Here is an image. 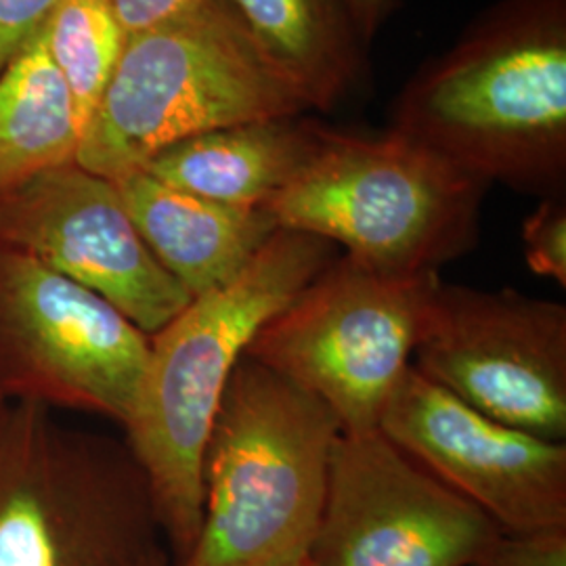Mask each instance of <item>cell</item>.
Wrapping results in <instances>:
<instances>
[{
    "mask_svg": "<svg viewBox=\"0 0 566 566\" xmlns=\"http://www.w3.org/2000/svg\"><path fill=\"white\" fill-rule=\"evenodd\" d=\"M170 566H172V565H170Z\"/></svg>",
    "mask_w": 566,
    "mask_h": 566,
    "instance_id": "25",
    "label": "cell"
},
{
    "mask_svg": "<svg viewBox=\"0 0 566 566\" xmlns=\"http://www.w3.org/2000/svg\"><path fill=\"white\" fill-rule=\"evenodd\" d=\"M413 367L489 418L566 439V308L516 290L439 282Z\"/></svg>",
    "mask_w": 566,
    "mask_h": 566,
    "instance_id": "9",
    "label": "cell"
},
{
    "mask_svg": "<svg viewBox=\"0 0 566 566\" xmlns=\"http://www.w3.org/2000/svg\"><path fill=\"white\" fill-rule=\"evenodd\" d=\"M390 128L542 198L566 182V0H497L390 109Z\"/></svg>",
    "mask_w": 566,
    "mask_h": 566,
    "instance_id": "1",
    "label": "cell"
},
{
    "mask_svg": "<svg viewBox=\"0 0 566 566\" xmlns=\"http://www.w3.org/2000/svg\"><path fill=\"white\" fill-rule=\"evenodd\" d=\"M472 566H566V528L502 531Z\"/></svg>",
    "mask_w": 566,
    "mask_h": 566,
    "instance_id": "19",
    "label": "cell"
},
{
    "mask_svg": "<svg viewBox=\"0 0 566 566\" xmlns=\"http://www.w3.org/2000/svg\"><path fill=\"white\" fill-rule=\"evenodd\" d=\"M336 245L277 229L231 283L212 290L149 336V359L126 446L145 474L172 566L202 526L203 451L224 388L254 336L327 264Z\"/></svg>",
    "mask_w": 566,
    "mask_h": 566,
    "instance_id": "2",
    "label": "cell"
},
{
    "mask_svg": "<svg viewBox=\"0 0 566 566\" xmlns=\"http://www.w3.org/2000/svg\"><path fill=\"white\" fill-rule=\"evenodd\" d=\"M126 441L0 407V566H170Z\"/></svg>",
    "mask_w": 566,
    "mask_h": 566,
    "instance_id": "5",
    "label": "cell"
},
{
    "mask_svg": "<svg viewBox=\"0 0 566 566\" xmlns=\"http://www.w3.org/2000/svg\"><path fill=\"white\" fill-rule=\"evenodd\" d=\"M397 2L399 0H346V7L365 44L374 41L382 23L392 15Z\"/></svg>",
    "mask_w": 566,
    "mask_h": 566,
    "instance_id": "22",
    "label": "cell"
},
{
    "mask_svg": "<svg viewBox=\"0 0 566 566\" xmlns=\"http://www.w3.org/2000/svg\"><path fill=\"white\" fill-rule=\"evenodd\" d=\"M308 114L221 0L126 39L76 164L109 181L203 133Z\"/></svg>",
    "mask_w": 566,
    "mask_h": 566,
    "instance_id": "6",
    "label": "cell"
},
{
    "mask_svg": "<svg viewBox=\"0 0 566 566\" xmlns=\"http://www.w3.org/2000/svg\"><path fill=\"white\" fill-rule=\"evenodd\" d=\"M206 0H109L126 36L198 9Z\"/></svg>",
    "mask_w": 566,
    "mask_h": 566,
    "instance_id": "21",
    "label": "cell"
},
{
    "mask_svg": "<svg viewBox=\"0 0 566 566\" xmlns=\"http://www.w3.org/2000/svg\"><path fill=\"white\" fill-rule=\"evenodd\" d=\"M116 185L143 242L191 298L233 282L280 229L264 208L212 202L145 170Z\"/></svg>",
    "mask_w": 566,
    "mask_h": 566,
    "instance_id": "13",
    "label": "cell"
},
{
    "mask_svg": "<svg viewBox=\"0 0 566 566\" xmlns=\"http://www.w3.org/2000/svg\"><path fill=\"white\" fill-rule=\"evenodd\" d=\"M308 112H332L361 81L365 49L346 0H221Z\"/></svg>",
    "mask_w": 566,
    "mask_h": 566,
    "instance_id": "15",
    "label": "cell"
},
{
    "mask_svg": "<svg viewBox=\"0 0 566 566\" xmlns=\"http://www.w3.org/2000/svg\"><path fill=\"white\" fill-rule=\"evenodd\" d=\"M0 248L95 292L147 336L191 303L143 242L118 185L78 164L0 193Z\"/></svg>",
    "mask_w": 566,
    "mask_h": 566,
    "instance_id": "11",
    "label": "cell"
},
{
    "mask_svg": "<svg viewBox=\"0 0 566 566\" xmlns=\"http://www.w3.org/2000/svg\"><path fill=\"white\" fill-rule=\"evenodd\" d=\"M380 430L506 533L566 528V446L497 422L413 365Z\"/></svg>",
    "mask_w": 566,
    "mask_h": 566,
    "instance_id": "12",
    "label": "cell"
},
{
    "mask_svg": "<svg viewBox=\"0 0 566 566\" xmlns=\"http://www.w3.org/2000/svg\"><path fill=\"white\" fill-rule=\"evenodd\" d=\"M439 282V273L382 275L336 256L261 327L245 357L319 399L343 432L376 430Z\"/></svg>",
    "mask_w": 566,
    "mask_h": 566,
    "instance_id": "7",
    "label": "cell"
},
{
    "mask_svg": "<svg viewBox=\"0 0 566 566\" xmlns=\"http://www.w3.org/2000/svg\"><path fill=\"white\" fill-rule=\"evenodd\" d=\"M149 336L114 304L0 248V395L124 428L142 390Z\"/></svg>",
    "mask_w": 566,
    "mask_h": 566,
    "instance_id": "8",
    "label": "cell"
},
{
    "mask_svg": "<svg viewBox=\"0 0 566 566\" xmlns=\"http://www.w3.org/2000/svg\"><path fill=\"white\" fill-rule=\"evenodd\" d=\"M283 566H313L311 563H308V558L304 556V558H298V560H294V563H287V565Z\"/></svg>",
    "mask_w": 566,
    "mask_h": 566,
    "instance_id": "23",
    "label": "cell"
},
{
    "mask_svg": "<svg viewBox=\"0 0 566 566\" xmlns=\"http://www.w3.org/2000/svg\"><path fill=\"white\" fill-rule=\"evenodd\" d=\"M502 533L380 428L334 446L313 566H472Z\"/></svg>",
    "mask_w": 566,
    "mask_h": 566,
    "instance_id": "10",
    "label": "cell"
},
{
    "mask_svg": "<svg viewBox=\"0 0 566 566\" xmlns=\"http://www.w3.org/2000/svg\"><path fill=\"white\" fill-rule=\"evenodd\" d=\"M82 135L74 97L36 36L0 70V193L76 164Z\"/></svg>",
    "mask_w": 566,
    "mask_h": 566,
    "instance_id": "16",
    "label": "cell"
},
{
    "mask_svg": "<svg viewBox=\"0 0 566 566\" xmlns=\"http://www.w3.org/2000/svg\"><path fill=\"white\" fill-rule=\"evenodd\" d=\"M523 243L528 269L552 282L566 285L565 196L544 198L523 223Z\"/></svg>",
    "mask_w": 566,
    "mask_h": 566,
    "instance_id": "18",
    "label": "cell"
},
{
    "mask_svg": "<svg viewBox=\"0 0 566 566\" xmlns=\"http://www.w3.org/2000/svg\"><path fill=\"white\" fill-rule=\"evenodd\" d=\"M327 128L306 114L233 124L166 147L143 170L212 202L264 208L313 160Z\"/></svg>",
    "mask_w": 566,
    "mask_h": 566,
    "instance_id": "14",
    "label": "cell"
},
{
    "mask_svg": "<svg viewBox=\"0 0 566 566\" xmlns=\"http://www.w3.org/2000/svg\"><path fill=\"white\" fill-rule=\"evenodd\" d=\"M39 39L67 84L86 128L128 39L109 0H57Z\"/></svg>",
    "mask_w": 566,
    "mask_h": 566,
    "instance_id": "17",
    "label": "cell"
},
{
    "mask_svg": "<svg viewBox=\"0 0 566 566\" xmlns=\"http://www.w3.org/2000/svg\"><path fill=\"white\" fill-rule=\"evenodd\" d=\"M340 434L319 399L243 355L203 451L202 526L179 566H283L304 558Z\"/></svg>",
    "mask_w": 566,
    "mask_h": 566,
    "instance_id": "3",
    "label": "cell"
},
{
    "mask_svg": "<svg viewBox=\"0 0 566 566\" xmlns=\"http://www.w3.org/2000/svg\"><path fill=\"white\" fill-rule=\"evenodd\" d=\"M57 0H0V70L41 34Z\"/></svg>",
    "mask_w": 566,
    "mask_h": 566,
    "instance_id": "20",
    "label": "cell"
},
{
    "mask_svg": "<svg viewBox=\"0 0 566 566\" xmlns=\"http://www.w3.org/2000/svg\"><path fill=\"white\" fill-rule=\"evenodd\" d=\"M4 403H7V401H4V399H2V395H0V407H2Z\"/></svg>",
    "mask_w": 566,
    "mask_h": 566,
    "instance_id": "24",
    "label": "cell"
},
{
    "mask_svg": "<svg viewBox=\"0 0 566 566\" xmlns=\"http://www.w3.org/2000/svg\"><path fill=\"white\" fill-rule=\"evenodd\" d=\"M489 182L388 128H327L313 160L264 206L282 229L343 245L382 275L439 273L479 240Z\"/></svg>",
    "mask_w": 566,
    "mask_h": 566,
    "instance_id": "4",
    "label": "cell"
}]
</instances>
